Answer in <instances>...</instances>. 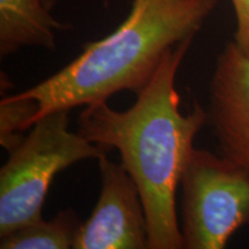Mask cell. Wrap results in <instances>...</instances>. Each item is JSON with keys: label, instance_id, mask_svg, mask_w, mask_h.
Returning <instances> with one entry per match:
<instances>
[{"label": "cell", "instance_id": "6da1fadb", "mask_svg": "<svg viewBox=\"0 0 249 249\" xmlns=\"http://www.w3.org/2000/svg\"><path fill=\"white\" fill-rule=\"evenodd\" d=\"M192 42L180 43L165 55L128 110L93 103L77 119V133L88 141L120 152L121 165L141 196L150 249L183 248L176 194L195 136L208 123V112L197 102L181 113L176 89L177 73Z\"/></svg>", "mask_w": 249, "mask_h": 249}, {"label": "cell", "instance_id": "7a4b0ae2", "mask_svg": "<svg viewBox=\"0 0 249 249\" xmlns=\"http://www.w3.org/2000/svg\"><path fill=\"white\" fill-rule=\"evenodd\" d=\"M217 5L218 0H133L113 33L87 43L67 66L18 95L36 102L35 124L124 90L138 93L171 50L194 39Z\"/></svg>", "mask_w": 249, "mask_h": 249}, {"label": "cell", "instance_id": "3957f363", "mask_svg": "<svg viewBox=\"0 0 249 249\" xmlns=\"http://www.w3.org/2000/svg\"><path fill=\"white\" fill-rule=\"evenodd\" d=\"M68 110L46 114L12 149L0 170V236L42 218L54 177L83 160H101L108 149L68 129Z\"/></svg>", "mask_w": 249, "mask_h": 249}, {"label": "cell", "instance_id": "277c9868", "mask_svg": "<svg viewBox=\"0 0 249 249\" xmlns=\"http://www.w3.org/2000/svg\"><path fill=\"white\" fill-rule=\"evenodd\" d=\"M180 186L183 248L223 249L249 224L248 167L194 148Z\"/></svg>", "mask_w": 249, "mask_h": 249}, {"label": "cell", "instance_id": "5b68a950", "mask_svg": "<svg viewBox=\"0 0 249 249\" xmlns=\"http://www.w3.org/2000/svg\"><path fill=\"white\" fill-rule=\"evenodd\" d=\"M99 161L102 191L91 216L82 223L74 249L149 248L148 224L141 196L123 165Z\"/></svg>", "mask_w": 249, "mask_h": 249}, {"label": "cell", "instance_id": "8992f818", "mask_svg": "<svg viewBox=\"0 0 249 249\" xmlns=\"http://www.w3.org/2000/svg\"><path fill=\"white\" fill-rule=\"evenodd\" d=\"M207 112L222 155L249 169V58L233 40L217 57Z\"/></svg>", "mask_w": 249, "mask_h": 249}, {"label": "cell", "instance_id": "52a82bcc", "mask_svg": "<svg viewBox=\"0 0 249 249\" xmlns=\"http://www.w3.org/2000/svg\"><path fill=\"white\" fill-rule=\"evenodd\" d=\"M54 0H0V54L26 46L54 49L55 34L70 26L53 15Z\"/></svg>", "mask_w": 249, "mask_h": 249}, {"label": "cell", "instance_id": "ba28073f", "mask_svg": "<svg viewBox=\"0 0 249 249\" xmlns=\"http://www.w3.org/2000/svg\"><path fill=\"white\" fill-rule=\"evenodd\" d=\"M82 223L75 211L62 210L52 220L43 218L0 236L1 249H68L74 248Z\"/></svg>", "mask_w": 249, "mask_h": 249}, {"label": "cell", "instance_id": "9c48e42d", "mask_svg": "<svg viewBox=\"0 0 249 249\" xmlns=\"http://www.w3.org/2000/svg\"><path fill=\"white\" fill-rule=\"evenodd\" d=\"M37 112L35 101L18 93L5 96L0 102V144L11 151L23 139L22 130L33 127Z\"/></svg>", "mask_w": 249, "mask_h": 249}, {"label": "cell", "instance_id": "30bf717a", "mask_svg": "<svg viewBox=\"0 0 249 249\" xmlns=\"http://www.w3.org/2000/svg\"><path fill=\"white\" fill-rule=\"evenodd\" d=\"M235 15L233 42L249 58V0H231Z\"/></svg>", "mask_w": 249, "mask_h": 249}, {"label": "cell", "instance_id": "8fae6325", "mask_svg": "<svg viewBox=\"0 0 249 249\" xmlns=\"http://www.w3.org/2000/svg\"><path fill=\"white\" fill-rule=\"evenodd\" d=\"M108 1H110V0H104V2H105V5H108Z\"/></svg>", "mask_w": 249, "mask_h": 249}]
</instances>
